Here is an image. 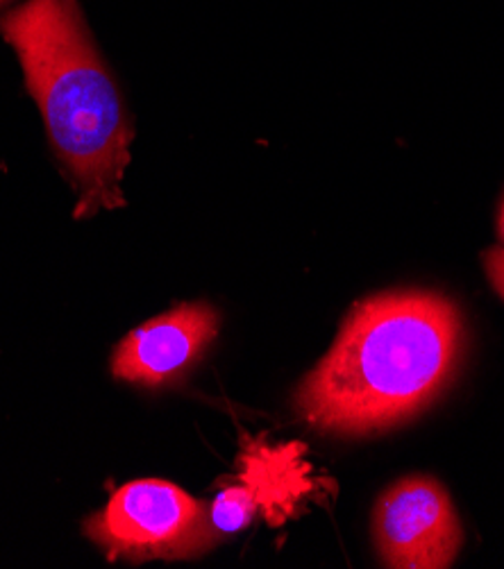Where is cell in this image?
I'll use <instances>...</instances> for the list:
<instances>
[{
  "mask_svg": "<svg viewBox=\"0 0 504 569\" xmlns=\"http://www.w3.org/2000/svg\"><path fill=\"white\" fill-rule=\"evenodd\" d=\"M0 34L78 191L76 218L123 207L132 128L78 0H26L0 17Z\"/></svg>",
  "mask_w": 504,
  "mask_h": 569,
  "instance_id": "cell-2",
  "label": "cell"
},
{
  "mask_svg": "<svg viewBox=\"0 0 504 569\" xmlns=\"http://www.w3.org/2000/svg\"><path fill=\"white\" fill-rule=\"evenodd\" d=\"M484 270L497 296L504 300V250L491 248L484 252Z\"/></svg>",
  "mask_w": 504,
  "mask_h": 569,
  "instance_id": "cell-8",
  "label": "cell"
},
{
  "mask_svg": "<svg viewBox=\"0 0 504 569\" xmlns=\"http://www.w3.org/2000/svg\"><path fill=\"white\" fill-rule=\"evenodd\" d=\"M464 348L457 305L429 291H394L359 302L329 355L296 392L298 416L334 433L396 427L451 383Z\"/></svg>",
  "mask_w": 504,
  "mask_h": 569,
  "instance_id": "cell-1",
  "label": "cell"
},
{
  "mask_svg": "<svg viewBox=\"0 0 504 569\" xmlns=\"http://www.w3.org/2000/svg\"><path fill=\"white\" fill-rule=\"evenodd\" d=\"M218 333V313L207 305H180L135 329L111 359L119 379L139 386L178 381Z\"/></svg>",
  "mask_w": 504,
  "mask_h": 569,
  "instance_id": "cell-5",
  "label": "cell"
},
{
  "mask_svg": "<svg viewBox=\"0 0 504 569\" xmlns=\"http://www.w3.org/2000/svg\"><path fill=\"white\" fill-rule=\"evenodd\" d=\"M497 234H500V241L504 243V196H502V202H500V213H497Z\"/></svg>",
  "mask_w": 504,
  "mask_h": 569,
  "instance_id": "cell-9",
  "label": "cell"
},
{
  "mask_svg": "<svg viewBox=\"0 0 504 569\" xmlns=\"http://www.w3.org/2000/svg\"><path fill=\"white\" fill-rule=\"evenodd\" d=\"M87 536L109 558L130 560L189 556L211 538L205 506L159 479H139L119 488L87 522Z\"/></svg>",
  "mask_w": 504,
  "mask_h": 569,
  "instance_id": "cell-3",
  "label": "cell"
},
{
  "mask_svg": "<svg viewBox=\"0 0 504 569\" xmlns=\"http://www.w3.org/2000/svg\"><path fill=\"white\" fill-rule=\"evenodd\" d=\"M10 3H14V0H0V10H3V8H8Z\"/></svg>",
  "mask_w": 504,
  "mask_h": 569,
  "instance_id": "cell-10",
  "label": "cell"
},
{
  "mask_svg": "<svg viewBox=\"0 0 504 569\" xmlns=\"http://www.w3.org/2000/svg\"><path fill=\"white\" fill-rule=\"evenodd\" d=\"M257 501L253 490L241 481L223 490L209 508V533H239L257 516Z\"/></svg>",
  "mask_w": 504,
  "mask_h": 569,
  "instance_id": "cell-7",
  "label": "cell"
},
{
  "mask_svg": "<svg viewBox=\"0 0 504 569\" xmlns=\"http://www.w3.org/2000/svg\"><path fill=\"white\" fill-rule=\"evenodd\" d=\"M239 479L253 490L259 510L266 518L279 522L291 513L294 501L309 490L305 466L300 463V447L289 445L279 449L253 447L244 453Z\"/></svg>",
  "mask_w": 504,
  "mask_h": 569,
  "instance_id": "cell-6",
  "label": "cell"
},
{
  "mask_svg": "<svg viewBox=\"0 0 504 569\" xmlns=\"http://www.w3.org/2000/svg\"><path fill=\"white\" fill-rule=\"evenodd\" d=\"M373 531L384 565L398 569L451 567L462 547L453 501L427 477L391 486L375 506Z\"/></svg>",
  "mask_w": 504,
  "mask_h": 569,
  "instance_id": "cell-4",
  "label": "cell"
}]
</instances>
